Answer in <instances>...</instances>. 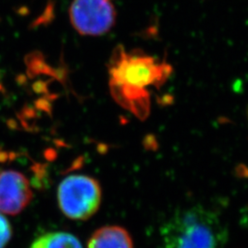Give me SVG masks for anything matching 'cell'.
Returning a JSON list of instances; mask_svg holds the SVG:
<instances>
[{
    "instance_id": "8",
    "label": "cell",
    "mask_w": 248,
    "mask_h": 248,
    "mask_svg": "<svg viewBox=\"0 0 248 248\" xmlns=\"http://www.w3.org/2000/svg\"><path fill=\"white\" fill-rule=\"evenodd\" d=\"M11 235L12 231L9 221L0 214V248H4L8 245Z\"/></svg>"
},
{
    "instance_id": "4",
    "label": "cell",
    "mask_w": 248,
    "mask_h": 248,
    "mask_svg": "<svg viewBox=\"0 0 248 248\" xmlns=\"http://www.w3.org/2000/svg\"><path fill=\"white\" fill-rule=\"evenodd\" d=\"M69 15L72 26L81 35H104L115 24L111 0H73Z\"/></svg>"
},
{
    "instance_id": "1",
    "label": "cell",
    "mask_w": 248,
    "mask_h": 248,
    "mask_svg": "<svg viewBox=\"0 0 248 248\" xmlns=\"http://www.w3.org/2000/svg\"><path fill=\"white\" fill-rule=\"evenodd\" d=\"M173 73L172 65L139 50L126 51L119 45L108 63L109 88L116 101L137 118L150 114L149 88L162 87Z\"/></svg>"
},
{
    "instance_id": "7",
    "label": "cell",
    "mask_w": 248,
    "mask_h": 248,
    "mask_svg": "<svg viewBox=\"0 0 248 248\" xmlns=\"http://www.w3.org/2000/svg\"><path fill=\"white\" fill-rule=\"evenodd\" d=\"M30 248H83L79 240L71 233L56 232L36 239Z\"/></svg>"
},
{
    "instance_id": "2",
    "label": "cell",
    "mask_w": 248,
    "mask_h": 248,
    "mask_svg": "<svg viewBox=\"0 0 248 248\" xmlns=\"http://www.w3.org/2000/svg\"><path fill=\"white\" fill-rule=\"evenodd\" d=\"M164 248H224L228 231L218 214L194 206L172 215L161 227Z\"/></svg>"
},
{
    "instance_id": "5",
    "label": "cell",
    "mask_w": 248,
    "mask_h": 248,
    "mask_svg": "<svg viewBox=\"0 0 248 248\" xmlns=\"http://www.w3.org/2000/svg\"><path fill=\"white\" fill-rule=\"evenodd\" d=\"M32 199L27 177L14 170L0 173V213H21Z\"/></svg>"
},
{
    "instance_id": "3",
    "label": "cell",
    "mask_w": 248,
    "mask_h": 248,
    "mask_svg": "<svg viewBox=\"0 0 248 248\" xmlns=\"http://www.w3.org/2000/svg\"><path fill=\"white\" fill-rule=\"evenodd\" d=\"M58 202L68 218L85 221L97 213L101 202V188L96 179L88 176L65 177L58 187Z\"/></svg>"
},
{
    "instance_id": "6",
    "label": "cell",
    "mask_w": 248,
    "mask_h": 248,
    "mask_svg": "<svg viewBox=\"0 0 248 248\" xmlns=\"http://www.w3.org/2000/svg\"><path fill=\"white\" fill-rule=\"evenodd\" d=\"M88 248H133V242L123 227L105 226L92 234Z\"/></svg>"
}]
</instances>
